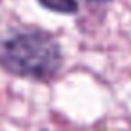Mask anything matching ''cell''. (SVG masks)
I'll return each mask as SVG.
<instances>
[{
    "mask_svg": "<svg viewBox=\"0 0 131 131\" xmlns=\"http://www.w3.org/2000/svg\"><path fill=\"white\" fill-rule=\"evenodd\" d=\"M36 2L43 9H47V11L70 16V15H75L81 9V4H97V6H102V4L113 2V0H36Z\"/></svg>",
    "mask_w": 131,
    "mask_h": 131,
    "instance_id": "2",
    "label": "cell"
},
{
    "mask_svg": "<svg viewBox=\"0 0 131 131\" xmlns=\"http://www.w3.org/2000/svg\"><path fill=\"white\" fill-rule=\"evenodd\" d=\"M63 67V49L45 29H15L0 40V68L34 81H50Z\"/></svg>",
    "mask_w": 131,
    "mask_h": 131,
    "instance_id": "1",
    "label": "cell"
}]
</instances>
